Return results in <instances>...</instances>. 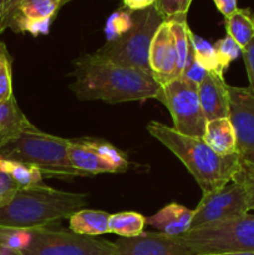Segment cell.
I'll list each match as a JSON object with an SVG mask.
<instances>
[{
	"label": "cell",
	"instance_id": "obj_1",
	"mask_svg": "<svg viewBox=\"0 0 254 255\" xmlns=\"http://www.w3.org/2000/svg\"><path fill=\"white\" fill-rule=\"evenodd\" d=\"M70 89L80 100H102L109 104L156 99L158 82L152 75L110 60L82 55L75 61Z\"/></svg>",
	"mask_w": 254,
	"mask_h": 255
},
{
	"label": "cell",
	"instance_id": "obj_2",
	"mask_svg": "<svg viewBox=\"0 0 254 255\" xmlns=\"http://www.w3.org/2000/svg\"><path fill=\"white\" fill-rule=\"evenodd\" d=\"M147 131L184 164L203 194L223 188L242 167L239 153L219 156L202 138L184 136L161 122L151 121Z\"/></svg>",
	"mask_w": 254,
	"mask_h": 255
},
{
	"label": "cell",
	"instance_id": "obj_3",
	"mask_svg": "<svg viewBox=\"0 0 254 255\" xmlns=\"http://www.w3.org/2000/svg\"><path fill=\"white\" fill-rule=\"evenodd\" d=\"M87 196L57 191L46 186L19 189L12 201L0 208V227L15 229L45 228L84 209Z\"/></svg>",
	"mask_w": 254,
	"mask_h": 255
},
{
	"label": "cell",
	"instance_id": "obj_4",
	"mask_svg": "<svg viewBox=\"0 0 254 255\" xmlns=\"http://www.w3.org/2000/svg\"><path fill=\"white\" fill-rule=\"evenodd\" d=\"M69 144L70 139L45 133L30 124L16 139L0 148V157L31 164L47 176H82L70 162Z\"/></svg>",
	"mask_w": 254,
	"mask_h": 255
},
{
	"label": "cell",
	"instance_id": "obj_5",
	"mask_svg": "<svg viewBox=\"0 0 254 255\" xmlns=\"http://www.w3.org/2000/svg\"><path fill=\"white\" fill-rule=\"evenodd\" d=\"M164 21L166 20L156 6L132 12V25L129 29L115 39L107 40L106 44L100 47L95 55L122 66L152 75L149 49L154 34Z\"/></svg>",
	"mask_w": 254,
	"mask_h": 255
},
{
	"label": "cell",
	"instance_id": "obj_6",
	"mask_svg": "<svg viewBox=\"0 0 254 255\" xmlns=\"http://www.w3.org/2000/svg\"><path fill=\"white\" fill-rule=\"evenodd\" d=\"M176 238L194 255L254 253V216L189 229Z\"/></svg>",
	"mask_w": 254,
	"mask_h": 255
},
{
	"label": "cell",
	"instance_id": "obj_7",
	"mask_svg": "<svg viewBox=\"0 0 254 255\" xmlns=\"http://www.w3.org/2000/svg\"><path fill=\"white\" fill-rule=\"evenodd\" d=\"M116 244L72 231L37 228L30 231V241L19 255H114Z\"/></svg>",
	"mask_w": 254,
	"mask_h": 255
},
{
	"label": "cell",
	"instance_id": "obj_8",
	"mask_svg": "<svg viewBox=\"0 0 254 255\" xmlns=\"http://www.w3.org/2000/svg\"><path fill=\"white\" fill-rule=\"evenodd\" d=\"M156 99L169 110L173 128L178 133L203 139L207 120L196 85L176 79L161 86Z\"/></svg>",
	"mask_w": 254,
	"mask_h": 255
},
{
	"label": "cell",
	"instance_id": "obj_9",
	"mask_svg": "<svg viewBox=\"0 0 254 255\" xmlns=\"http://www.w3.org/2000/svg\"><path fill=\"white\" fill-rule=\"evenodd\" d=\"M69 159L82 176L124 173L128 161L121 151L100 139H70Z\"/></svg>",
	"mask_w": 254,
	"mask_h": 255
},
{
	"label": "cell",
	"instance_id": "obj_10",
	"mask_svg": "<svg viewBox=\"0 0 254 255\" xmlns=\"http://www.w3.org/2000/svg\"><path fill=\"white\" fill-rule=\"evenodd\" d=\"M248 211L246 189L239 182L232 181L213 193L203 194L197 208L193 209L191 229L238 218Z\"/></svg>",
	"mask_w": 254,
	"mask_h": 255
},
{
	"label": "cell",
	"instance_id": "obj_11",
	"mask_svg": "<svg viewBox=\"0 0 254 255\" xmlns=\"http://www.w3.org/2000/svg\"><path fill=\"white\" fill-rule=\"evenodd\" d=\"M70 1L72 0H17L9 29L32 36L47 34L59 10Z\"/></svg>",
	"mask_w": 254,
	"mask_h": 255
},
{
	"label": "cell",
	"instance_id": "obj_12",
	"mask_svg": "<svg viewBox=\"0 0 254 255\" xmlns=\"http://www.w3.org/2000/svg\"><path fill=\"white\" fill-rule=\"evenodd\" d=\"M229 120L237 134V151L241 156L254 152V94L249 87L228 85Z\"/></svg>",
	"mask_w": 254,
	"mask_h": 255
},
{
	"label": "cell",
	"instance_id": "obj_13",
	"mask_svg": "<svg viewBox=\"0 0 254 255\" xmlns=\"http://www.w3.org/2000/svg\"><path fill=\"white\" fill-rule=\"evenodd\" d=\"M114 255H194L176 237L143 232L132 238H120Z\"/></svg>",
	"mask_w": 254,
	"mask_h": 255
},
{
	"label": "cell",
	"instance_id": "obj_14",
	"mask_svg": "<svg viewBox=\"0 0 254 255\" xmlns=\"http://www.w3.org/2000/svg\"><path fill=\"white\" fill-rule=\"evenodd\" d=\"M149 66L152 75L159 86L178 79L177 75V52L173 36L168 22L164 21L158 27L149 49Z\"/></svg>",
	"mask_w": 254,
	"mask_h": 255
},
{
	"label": "cell",
	"instance_id": "obj_15",
	"mask_svg": "<svg viewBox=\"0 0 254 255\" xmlns=\"http://www.w3.org/2000/svg\"><path fill=\"white\" fill-rule=\"evenodd\" d=\"M198 96L207 122L229 117L228 85L223 75L207 72L203 81L198 85Z\"/></svg>",
	"mask_w": 254,
	"mask_h": 255
},
{
	"label": "cell",
	"instance_id": "obj_16",
	"mask_svg": "<svg viewBox=\"0 0 254 255\" xmlns=\"http://www.w3.org/2000/svg\"><path fill=\"white\" fill-rule=\"evenodd\" d=\"M193 209L171 203L156 214L146 218V224L157 229L158 233L169 237H178L188 232L192 227Z\"/></svg>",
	"mask_w": 254,
	"mask_h": 255
},
{
	"label": "cell",
	"instance_id": "obj_17",
	"mask_svg": "<svg viewBox=\"0 0 254 255\" xmlns=\"http://www.w3.org/2000/svg\"><path fill=\"white\" fill-rule=\"evenodd\" d=\"M203 141L219 156H232L237 151V134L229 117L207 122Z\"/></svg>",
	"mask_w": 254,
	"mask_h": 255
},
{
	"label": "cell",
	"instance_id": "obj_18",
	"mask_svg": "<svg viewBox=\"0 0 254 255\" xmlns=\"http://www.w3.org/2000/svg\"><path fill=\"white\" fill-rule=\"evenodd\" d=\"M30 124L14 96L0 102V148L16 139Z\"/></svg>",
	"mask_w": 254,
	"mask_h": 255
},
{
	"label": "cell",
	"instance_id": "obj_19",
	"mask_svg": "<svg viewBox=\"0 0 254 255\" xmlns=\"http://www.w3.org/2000/svg\"><path fill=\"white\" fill-rule=\"evenodd\" d=\"M111 214L104 211L81 209L69 218L70 231L81 236L96 237L110 233L109 221Z\"/></svg>",
	"mask_w": 254,
	"mask_h": 255
},
{
	"label": "cell",
	"instance_id": "obj_20",
	"mask_svg": "<svg viewBox=\"0 0 254 255\" xmlns=\"http://www.w3.org/2000/svg\"><path fill=\"white\" fill-rule=\"evenodd\" d=\"M226 30L241 49L246 47L254 37V12L251 9H237L226 17Z\"/></svg>",
	"mask_w": 254,
	"mask_h": 255
},
{
	"label": "cell",
	"instance_id": "obj_21",
	"mask_svg": "<svg viewBox=\"0 0 254 255\" xmlns=\"http://www.w3.org/2000/svg\"><path fill=\"white\" fill-rule=\"evenodd\" d=\"M0 168L6 172L19 184L20 188L42 186V172L31 164L0 157Z\"/></svg>",
	"mask_w": 254,
	"mask_h": 255
},
{
	"label": "cell",
	"instance_id": "obj_22",
	"mask_svg": "<svg viewBox=\"0 0 254 255\" xmlns=\"http://www.w3.org/2000/svg\"><path fill=\"white\" fill-rule=\"evenodd\" d=\"M146 217L137 212H121L111 214L109 221L110 233L117 234L121 238H132L143 233Z\"/></svg>",
	"mask_w": 254,
	"mask_h": 255
},
{
	"label": "cell",
	"instance_id": "obj_23",
	"mask_svg": "<svg viewBox=\"0 0 254 255\" xmlns=\"http://www.w3.org/2000/svg\"><path fill=\"white\" fill-rule=\"evenodd\" d=\"M166 21L168 22L169 30L173 36L174 47H176L177 52V75L179 79L184 65H186L187 55L191 49V41H189L191 29L187 24V15H179V16L166 20Z\"/></svg>",
	"mask_w": 254,
	"mask_h": 255
},
{
	"label": "cell",
	"instance_id": "obj_24",
	"mask_svg": "<svg viewBox=\"0 0 254 255\" xmlns=\"http://www.w3.org/2000/svg\"><path fill=\"white\" fill-rule=\"evenodd\" d=\"M189 41H191V47L193 50L197 61L207 70V72H217V74L221 75L224 74L219 67L213 45L209 44L207 40L202 39L198 35L193 34L192 31L189 32Z\"/></svg>",
	"mask_w": 254,
	"mask_h": 255
},
{
	"label": "cell",
	"instance_id": "obj_25",
	"mask_svg": "<svg viewBox=\"0 0 254 255\" xmlns=\"http://www.w3.org/2000/svg\"><path fill=\"white\" fill-rule=\"evenodd\" d=\"M213 47L214 51H216V56L217 60H218L219 67H221V70L223 72L229 66V64L232 61L238 59L239 55H242L241 46L232 37H229L228 35L226 37H223V39L218 40L213 45Z\"/></svg>",
	"mask_w": 254,
	"mask_h": 255
},
{
	"label": "cell",
	"instance_id": "obj_26",
	"mask_svg": "<svg viewBox=\"0 0 254 255\" xmlns=\"http://www.w3.org/2000/svg\"><path fill=\"white\" fill-rule=\"evenodd\" d=\"M30 241V231L0 227V246L14 252H20Z\"/></svg>",
	"mask_w": 254,
	"mask_h": 255
},
{
	"label": "cell",
	"instance_id": "obj_27",
	"mask_svg": "<svg viewBox=\"0 0 254 255\" xmlns=\"http://www.w3.org/2000/svg\"><path fill=\"white\" fill-rule=\"evenodd\" d=\"M14 96L12 94L11 57L9 51L0 57V102H4Z\"/></svg>",
	"mask_w": 254,
	"mask_h": 255
},
{
	"label": "cell",
	"instance_id": "obj_28",
	"mask_svg": "<svg viewBox=\"0 0 254 255\" xmlns=\"http://www.w3.org/2000/svg\"><path fill=\"white\" fill-rule=\"evenodd\" d=\"M207 75V70L197 61L196 56L193 54V50L192 47L189 49L188 55H187V61L186 65L183 67V71H182L179 79L184 80V81L189 82V84H193L198 87V85L203 81V79Z\"/></svg>",
	"mask_w": 254,
	"mask_h": 255
},
{
	"label": "cell",
	"instance_id": "obj_29",
	"mask_svg": "<svg viewBox=\"0 0 254 255\" xmlns=\"http://www.w3.org/2000/svg\"><path fill=\"white\" fill-rule=\"evenodd\" d=\"M192 0H156V9L164 20L173 19L179 15H187Z\"/></svg>",
	"mask_w": 254,
	"mask_h": 255
},
{
	"label": "cell",
	"instance_id": "obj_30",
	"mask_svg": "<svg viewBox=\"0 0 254 255\" xmlns=\"http://www.w3.org/2000/svg\"><path fill=\"white\" fill-rule=\"evenodd\" d=\"M132 25V12L131 11H119L115 12L109 19L106 25V32L109 34V39L112 40L115 37L120 36L125 31L129 29Z\"/></svg>",
	"mask_w": 254,
	"mask_h": 255
},
{
	"label": "cell",
	"instance_id": "obj_31",
	"mask_svg": "<svg viewBox=\"0 0 254 255\" xmlns=\"http://www.w3.org/2000/svg\"><path fill=\"white\" fill-rule=\"evenodd\" d=\"M19 189H21L19 184L6 172L0 168V208L7 206L12 201L15 194L19 192Z\"/></svg>",
	"mask_w": 254,
	"mask_h": 255
},
{
	"label": "cell",
	"instance_id": "obj_32",
	"mask_svg": "<svg viewBox=\"0 0 254 255\" xmlns=\"http://www.w3.org/2000/svg\"><path fill=\"white\" fill-rule=\"evenodd\" d=\"M233 181L239 182L244 187L247 192V198H248L249 211L254 209V172L249 171L242 166L238 173L234 176Z\"/></svg>",
	"mask_w": 254,
	"mask_h": 255
},
{
	"label": "cell",
	"instance_id": "obj_33",
	"mask_svg": "<svg viewBox=\"0 0 254 255\" xmlns=\"http://www.w3.org/2000/svg\"><path fill=\"white\" fill-rule=\"evenodd\" d=\"M242 56H243L247 75H248L249 90L254 94V37L246 47L242 49Z\"/></svg>",
	"mask_w": 254,
	"mask_h": 255
},
{
	"label": "cell",
	"instance_id": "obj_34",
	"mask_svg": "<svg viewBox=\"0 0 254 255\" xmlns=\"http://www.w3.org/2000/svg\"><path fill=\"white\" fill-rule=\"evenodd\" d=\"M16 1L17 0H0V34L9 29Z\"/></svg>",
	"mask_w": 254,
	"mask_h": 255
},
{
	"label": "cell",
	"instance_id": "obj_35",
	"mask_svg": "<svg viewBox=\"0 0 254 255\" xmlns=\"http://www.w3.org/2000/svg\"><path fill=\"white\" fill-rule=\"evenodd\" d=\"M122 4H124L125 9H127L128 11L136 12L154 6L156 0H122Z\"/></svg>",
	"mask_w": 254,
	"mask_h": 255
},
{
	"label": "cell",
	"instance_id": "obj_36",
	"mask_svg": "<svg viewBox=\"0 0 254 255\" xmlns=\"http://www.w3.org/2000/svg\"><path fill=\"white\" fill-rule=\"evenodd\" d=\"M213 2L217 9L219 10V12L224 17L232 15L238 9V6H237V0H213Z\"/></svg>",
	"mask_w": 254,
	"mask_h": 255
},
{
	"label": "cell",
	"instance_id": "obj_37",
	"mask_svg": "<svg viewBox=\"0 0 254 255\" xmlns=\"http://www.w3.org/2000/svg\"><path fill=\"white\" fill-rule=\"evenodd\" d=\"M241 162L243 166L249 167V168H254V152L241 156Z\"/></svg>",
	"mask_w": 254,
	"mask_h": 255
},
{
	"label": "cell",
	"instance_id": "obj_38",
	"mask_svg": "<svg viewBox=\"0 0 254 255\" xmlns=\"http://www.w3.org/2000/svg\"><path fill=\"white\" fill-rule=\"evenodd\" d=\"M0 255H19V253L14 251H10V249L4 248V247L0 246Z\"/></svg>",
	"mask_w": 254,
	"mask_h": 255
},
{
	"label": "cell",
	"instance_id": "obj_39",
	"mask_svg": "<svg viewBox=\"0 0 254 255\" xmlns=\"http://www.w3.org/2000/svg\"><path fill=\"white\" fill-rule=\"evenodd\" d=\"M202 255H254V253H219V254H202Z\"/></svg>",
	"mask_w": 254,
	"mask_h": 255
},
{
	"label": "cell",
	"instance_id": "obj_40",
	"mask_svg": "<svg viewBox=\"0 0 254 255\" xmlns=\"http://www.w3.org/2000/svg\"><path fill=\"white\" fill-rule=\"evenodd\" d=\"M7 51V49H6V45L4 44V42H1L0 41V57L2 56V55L5 54V52Z\"/></svg>",
	"mask_w": 254,
	"mask_h": 255
},
{
	"label": "cell",
	"instance_id": "obj_41",
	"mask_svg": "<svg viewBox=\"0 0 254 255\" xmlns=\"http://www.w3.org/2000/svg\"><path fill=\"white\" fill-rule=\"evenodd\" d=\"M242 166H243V164H242ZM244 168H247V169H249V171H252V172H254V168H249V167H246V166H243Z\"/></svg>",
	"mask_w": 254,
	"mask_h": 255
}]
</instances>
